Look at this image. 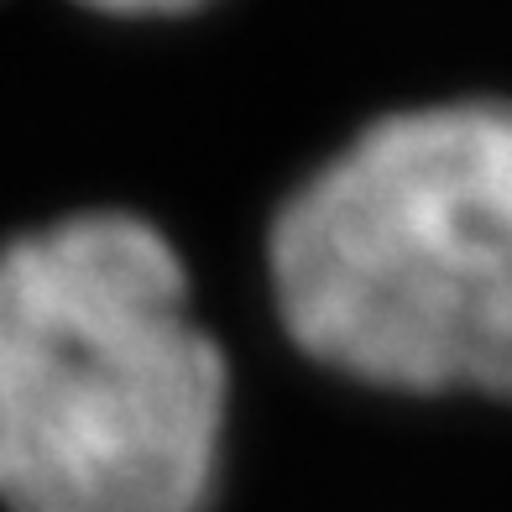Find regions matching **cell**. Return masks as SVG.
Masks as SVG:
<instances>
[{"label":"cell","instance_id":"3","mask_svg":"<svg viewBox=\"0 0 512 512\" xmlns=\"http://www.w3.org/2000/svg\"><path fill=\"white\" fill-rule=\"evenodd\" d=\"M95 11H115V16H173V11H189L199 0H84Z\"/></svg>","mask_w":512,"mask_h":512},{"label":"cell","instance_id":"1","mask_svg":"<svg viewBox=\"0 0 512 512\" xmlns=\"http://www.w3.org/2000/svg\"><path fill=\"white\" fill-rule=\"evenodd\" d=\"M225 356L157 225L121 209L0 246V507L204 512Z\"/></svg>","mask_w":512,"mask_h":512},{"label":"cell","instance_id":"2","mask_svg":"<svg viewBox=\"0 0 512 512\" xmlns=\"http://www.w3.org/2000/svg\"><path fill=\"white\" fill-rule=\"evenodd\" d=\"M272 293L356 382L512 398V100L371 121L283 204Z\"/></svg>","mask_w":512,"mask_h":512}]
</instances>
